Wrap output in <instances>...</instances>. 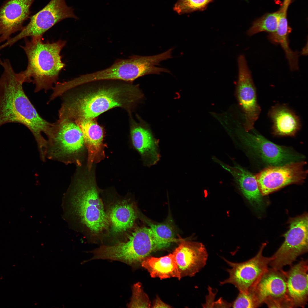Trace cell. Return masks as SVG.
Here are the masks:
<instances>
[{"label":"cell","mask_w":308,"mask_h":308,"mask_svg":"<svg viewBox=\"0 0 308 308\" xmlns=\"http://www.w3.org/2000/svg\"><path fill=\"white\" fill-rule=\"evenodd\" d=\"M111 230L119 234L129 229L133 226L136 215L132 205L126 200L112 205L107 214Z\"/></svg>","instance_id":"21"},{"label":"cell","mask_w":308,"mask_h":308,"mask_svg":"<svg viewBox=\"0 0 308 308\" xmlns=\"http://www.w3.org/2000/svg\"><path fill=\"white\" fill-rule=\"evenodd\" d=\"M248 291L254 294L260 305L268 300L292 303L288 295L286 279L283 270L268 268Z\"/></svg>","instance_id":"15"},{"label":"cell","mask_w":308,"mask_h":308,"mask_svg":"<svg viewBox=\"0 0 308 308\" xmlns=\"http://www.w3.org/2000/svg\"><path fill=\"white\" fill-rule=\"evenodd\" d=\"M252 130V133L245 131L241 134L242 141L251 153L269 166L281 165L302 160V155L289 148L272 142L254 129Z\"/></svg>","instance_id":"10"},{"label":"cell","mask_w":308,"mask_h":308,"mask_svg":"<svg viewBox=\"0 0 308 308\" xmlns=\"http://www.w3.org/2000/svg\"><path fill=\"white\" fill-rule=\"evenodd\" d=\"M172 254L181 278L194 276L206 265L208 256L206 249L202 243L183 240Z\"/></svg>","instance_id":"16"},{"label":"cell","mask_w":308,"mask_h":308,"mask_svg":"<svg viewBox=\"0 0 308 308\" xmlns=\"http://www.w3.org/2000/svg\"><path fill=\"white\" fill-rule=\"evenodd\" d=\"M141 265L153 278L163 279L174 277L179 279L181 278L173 254L159 258L148 256L142 261Z\"/></svg>","instance_id":"23"},{"label":"cell","mask_w":308,"mask_h":308,"mask_svg":"<svg viewBox=\"0 0 308 308\" xmlns=\"http://www.w3.org/2000/svg\"><path fill=\"white\" fill-rule=\"evenodd\" d=\"M131 134L133 145L141 156L145 165L156 164L160 158L159 141L148 126L144 124L134 125Z\"/></svg>","instance_id":"19"},{"label":"cell","mask_w":308,"mask_h":308,"mask_svg":"<svg viewBox=\"0 0 308 308\" xmlns=\"http://www.w3.org/2000/svg\"><path fill=\"white\" fill-rule=\"evenodd\" d=\"M165 59L161 53L147 56L133 55L129 58L118 59L109 67L77 78L80 84L103 80H119L132 82L149 74L165 72V68L157 66Z\"/></svg>","instance_id":"6"},{"label":"cell","mask_w":308,"mask_h":308,"mask_svg":"<svg viewBox=\"0 0 308 308\" xmlns=\"http://www.w3.org/2000/svg\"><path fill=\"white\" fill-rule=\"evenodd\" d=\"M3 71L0 77V127L7 123H16L27 127L32 132L39 148L44 147L47 141L43 137L51 132L53 123L38 114L23 89L27 82L24 71L15 72L10 60L0 57Z\"/></svg>","instance_id":"1"},{"label":"cell","mask_w":308,"mask_h":308,"mask_svg":"<svg viewBox=\"0 0 308 308\" xmlns=\"http://www.w3.org/2000/svg\"><path fill=\"white\" fill-rule=\"evenodd\" d=\"M280 13V10L275 12L266 14L257 19L248 31L247 35L252 36L264 31L270 34L274 33L277 29Z\"/></svg>","instance_id":"26"},{"label":"cell","mask_w":308,"mask_h":308,"mask_svg":"<svg viewBox=\"0 0 308 308\" xmlns=\"http://www.w3.org/2000/svg\"><path fill=\"white\" fill-rule=\"evenodd\" d=\"M269 115L273 122V133L275 135L294 136L299 129V117L285 106L273 107Z\"/></svg>","instance_id":"22"},{"label":"cell","mask_w":308,"mask_h":308,"mask_svg":"<svg viewBox=\"0 0 308 308\" xmlns=\"http://www.w3.org/2000/svg\"><path fill=\"white\" fill-rule=\"evenodd\" d=\"M306 164L302 160L269 166L262 170L255 175L262 195H267L289 185L303 183L307 173Z\"/></svg>","instance_id":"11"},{"label":"cell","mask_w":308,"mask_h":308,"mask_svg":"<svg viewBox=\"0 0 308 308\" xmlns=\"http://www.w3.org/2000/svg\"><path fill=\"white\" fill-rule=\"evenodd\" d=\"M68 18L77 19L73 9L67 6L65 0H51L42 9L30 17L29 23L16 35L2 45L3 48L12 46L22 38L42 37L56 23Z\"/></svg>","instance_id":"9"},{"label":"cell","mask_w":308,"mask_h":308,"mask_svg":"<svg viewBox=\"0 0 308 308\" xmlns=\"http://www.w3.org/2000/svg\"><path fill=\"white\" fill-rule=\"evenodd\" d=\"M48 137L50 146L48 153L52 158L72 161L85 145L80 128L75 121L67 118H59L54 123Z\"/></svg>","instance_id":"8"},{"label":"cell","mask_w":308,"mask_h":308,"mask_svg":"<svg viewBox=\"0 0 308 308\" xmlns=\"http://www.w3.org/2000/svg\"><path fill=\"white\" fill-rule=\"evenodd\" d=\"M25 38V44L20 47L25 51L28 65L24 71L28 82L35 85V92L46 91L53 87L65 64L62 60L60 52L66 41L61 40L44 42L42 37Z\"/></svg>","instance_id":"3"},{"label":"cell","mask_w":308,"mask_h":308,"mask_svg":"<svg viewBox=\"0 0 308 308\" xmlns=\"http://www.w3.org/2000/svg\"><path fill=\"white\" fill-rule=\"evenodd\" d=\"M266 244L263 243L257 254L253 258L244 262L234 263L224 257L222 259L231 267L226 271L229 277L220 282L222 285L230 283L234 285L239 292L247 293L262 274L268 269L271 257H265L263 252Z\"/></svg>","instance_id":"12"},{"label":"cell","mask_w":308,"mask_h":308,"mask_svg":"<svg viewBox=\"0 0 308 308\" xmlns=\"http://www.w3.org/2000/svg\"><path fill=\"white\" fill-rule=\"evenodd\" d=\"M152 307L153 308H169L171 307L163 302L158 297L155 300Z\"/></svg>","instance_id":"30"},{"label":"cell","mask_w":308,"mask_h":308,"mask_svg":"<svg viewBox=\"0 0 308 308\" xmlns=\"http://www.w3.org/2000/svg\"><path fill=\"white\" fill-rule=\"evenodd\" d=\"M237 62L238 76L236 94L244 114L245 131L248 132L254 129L261 110L257 102L256 89L251 72L244 56L239 55Z\"/></svg>","instance_id":"13"},{"label":"cell","mask_w":308,"mask_h":308,"mask_svg":"<svg viewBox=\"0 0 308 308\" xmlns=\"http://www.w3.org/2000/svg\"><path fill=\"white\" fill-rule=\"evenodd\" d=\"M287 4H285L281 9L277 26L275 31L270 34L269 40L274 43L280 44L284 50L288 61L289 66L294 67L298 64V54L289 48L288 36L291 29L289 26L287 17Z\"/></svg>","instance_id":"24"},{"label":"cell","mask_w":308,"mask_h":308,"mask_svg":"<svg viewBox=\"0 0 308 308\" xmlns=\"http://www.w3.org/2000/svg\"><path fill=\"white\" fill-rule=\"evenodd\" d=\"M35 0H7L0 7V45L23 28Z\"/></svg>","instance_id":"14"},{"label":"cell","mask_w":308,"mask_h":308,"mask_svg":"<svg viewBox=\"0 0 308 308\" xmlns=\"http://www.w3.org/2000/svg\"><path fill=\"white\" fill-rule=\"evenodd\" d=\"M155 243L149 228L141 227L132 232L125 241L110 245H104L91 251L89 261L107 260L118 261L132 267L141 264L153 251Z\"/></svg>","instance_id":"5"},{"label":"cell","mask_w":308,"mask_h":308,"mask_svg":"<svg viewBox=\"0 0 308 308\" xmlns=\"http://www.w3.org/2000/svg\"><path fill=\"white\" fill-rule=\"evenodd\" d=\"M91 179L77 181L69 197L63 201L66 218L82 224L93 235L108 230L109 223L96 185Z\"/></svg>","instance_id":"4"},{"label":"cell","mask_w":308,"mask_h":308,"mask_svg":"<svg viewBox=\"0 0 308 308\" xmlns=\"http://www.w3.org/2000/svg\"><path fill=\"white\" fill-rule=\"evenodd\" d=\"M149 225L153 236L155 251L167 248L175 241L173 230L169 225L151 223Z\"/></svg>","instance_id":"25"},{"label":"cell","mask_w":308,"mask_h":308,"mask_svg":"<svg viewBox=\"0 0 308 308\" xmlns=\"http://www.w3.org/2000/svg\"><path fill=\"white\" fill-rule=\"evenodd\" d=\"M214 0H178L174 6L173 10L179 15L197 11H203Z\"/></svg>","instance_id":"27"},{"label":"cell","mask_w":308,"mask_h":308,"mask_svg":"<svg viewBox=\"0 0 308 308\" xmlns=\"http://www.w3.org/2000/svg\"><path fill=\"white\" fill-rule=\"evenodd\" d=\"M65 92L67 93L62 94L65 95L59 111V117L75 121L93 119L114 108L134 105L143 96L138 85L125 83L102 84L76 92Z\"/></svg>","instance_id":"2"},{"label":"cell","mask_w":308,"mask_h":308,"mask_svg":"<svg viewBox=\"0 0 308 308\" xmlns=\"http://www.w3.org/2000/svg\"><path fill=\"white\" fill-rule=\"evenodd\" d=\"M132 295L128 308H150L151 305L147 295L144 292L140 282L134 284L132 288Z\"/></svg>","instance_id":"28"},{"label":"cell","mask_w":308,"mask_h":308,"mask_svg":"<svg viewBox=\"0 0 308 308\" xmlns=\"http://www.w3.org/2000/svg\"><path fill=\"white\" fill-rule=\"evenodd\" d=\"M75 122L83 134L85 145L88 152V167L90 169L93 163L99 160L103 153V130L93 119H82Z\"/></svg>","instance_id":"20"},{"label":"cell","mask_w":308,"mask_h":308,"mask_svg":"<svg viewBox=\"0 0 308 308\" xmlns=\"http://www.w3.org/2000/svg\"><path fill=\"white\" fill-rule=\"evenodd\" d=\"M308 261L301 260L284 271L287 293L294 308L304 307L308 299Z\"/></svg>","instance_id":"17"},{"label":"cell","mask_w":308,"mask_h":308,"mask_svg":"<svg viewBox=\"0 0 308 308\" xmlns=\"http://www.w3.org/2000/svg\"><path fill=\"white\" fill-rule=\"evenodd\" d=\"M218 162L233 176L243 194L256 210L262 212L265 203L255 175L239 165L231 166Z\"/></svg>","instance_id":"18"},{"label":"cell","mask_w":308,"mask_h":308,"mask_svg":"<svg viewBox=\"0 0 308 308\" xmlns=\"http://www.w3.org/2000/svg\"><path fill=\"white\" fill-rule=\"evenodd\" d=\"M231 304L233 308H254L260 306L254 294L249 291L247 293L239 292Z\"/></svg>","instance_id":"29"},{"label":"cell","mask_w":308,"mask_h":308,"mask_svg":"<svg viewBox=\"0 0 308 308\" xmlns=\"http://www.w3.org/2000/svg\"><path fill=\"white\" fill-rule=\"evenodd\" d=\"M289 230L283 235L285 239L280 247L271 256L269 265L280 270L291 265L300 256L308 251V214L289 219Z\"/></svg>","instance_id":"7"}]
</instances>
